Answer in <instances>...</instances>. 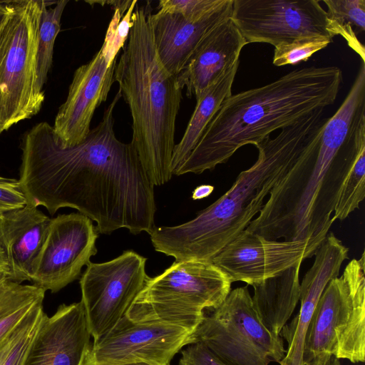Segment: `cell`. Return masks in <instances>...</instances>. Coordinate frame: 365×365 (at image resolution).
Listing matches in <instances>:
<instances>
[{
  "label": "cell",
  "instance_id": "obj_1",
  "mask_svg": "<svg viewBox=\"0 0 365 365\" xmlns=\"http://www.w3.org/2000/svg\"><path fill=\"white\" fill-rule=\"evenodd\" d=\"M120 98L118 91L102 120L75 146L61 147L46 122L24 134L19 181L26 202L52 215L62 207L76 209L101 234L120 228L149 233L155 227L154 185L133 144L115 135Z\"/></svg>",
  "mask_w": 365,
  "mask_h": 365
},
{
  "label": "cell",
  "instance_id": "obj_2",
  "mask_svg": "<svg viewBox=\"0 0 365 365\" xmlns=\"http://www.w3.org/2000/svg\"><path fill=\"white\" fill-rule=\"evenodd\" d=\"M365 150V65L322 132L272 189L247 231L269 240L306 241L312 257L335 221L342 184Z\"/></svg>",
  "mask_w": 365,
  "mask_h": 365
},
{
  "label": "cell",
  "instance_id": "obj_3",
  "mask_svg": "<svg viewBox=\"0 0 365 365\" xmlns=\"http://www.w3.org/2000/svg\"><path fill=\"white\" fill-rule=\"evenodd\" d=\"M324 114V109L315 110L257 143L256 162L219 199L187 222L155 226L148 233L155 251L175 261L212 262L259 213L275 184L322 132Z\"/></svg>",
  "mask_w": 365,
  "mask_h": 365
},
{
  "label": "cell",
  "instance_id": "obj_4",
  "mask_svg": "<svg viewBox=\"0 0 365 365\" xmlns=\"http://www.w3.org/2000/svg\"><path fill=\"white\" fill-rule=\"evenodd\" d=\"M343 80L334 66L294 69L264 86L230 95L187 160L173 173L200 174L226 163L241 147L333 104Z\"/></svg>",
  "mask_w": 365,
  "mask_h": 365
},
{
  "label": "cell",
  "instance_id": "obj_5",
  "mask_svg": "<svg viewBox=\"0 0 365 365\" xmlns=\"http://www.w3.org/2000/svg\"><path fill=\"white\" fill-rule=\"evenodd\" d=\"M137 4L128 37L116 64L115 81L130 111V143L153 185H162L173 175L170 165L182 89L177 76L170 74L159 60L153 35L150 2L141 6Z\"/></svg>",
  "mask_w": 365,
  "mask_h": 365
},
{
  "label": "cell",
  "instance_id": "obj_6",
  "mask_svg": "<svg viewBox=\"0 0 365 365\" xmlns=\"http://www.w3.org/2000/svg\"><path fill=\"white\" fill-rule=\"evenodd\" d=\"M232 281L212 262L175 261L148 277L125 316L136 323L163 322L196 330L205 310L218 307Z\"/></svg>",
  "mask_w": 365,
  "mask_h": 365
},
{
  "label": "cell",
  "instance_id": "obj_7",
  "mask_svg": "<svg viewBox=\"0 0 365 365\" xmlns=\"http://www.w3.org/2000/svg\"><path fill=\"white\" fill-rule=\"evenodd\" d=\"M334 355L365 361V253L351 259L320 296L304 341L302 365Z\"/></svg>",
  "mask_w": 365,
  "mask_h": 365
},
{
  "label": "cell",
  "instance_id": "obj_8",
  "mask_svg": "<svg viewBox=\"0 0 365 365\" xmlns=\"http://www.w3.org/2000/svg\"><path fill=\"white\" fill-rule=\"evenodd\" d=\"M7 1L9 12L0 26V135L36 115L45 98L37 79L43 0Z\"/></svg>",
  "mask_w": 365,
  "mask_h": 365
},
{
  "label": "cell",
  "instance_id": "obj_9",
  "mask_svg": "<svg viewBox=\"0 0 365 365\" xmlns=\"http://www.w3.org/2000/svg\"><path fill=\"white\" fill-rule=\"evenodd\" d=\"M210 311L205 313L195 338L227 365H269L284 357L282 336L261 322L247 286L230 291L218 307Z\"/></svg>",
  "mask_w": 365,
  "mask_h": 365
},
{
  "label": "cell",
  "instance_id": "obj_10",
  "mask_svg": "<svg viewBox=\"0 0 365 365\" xmlns=\"http://www.w3.org/2000/svg\"><path fill=\"white\" fill-rule=\"evenodd\" d=\"M146 258L133 250L102 263L90 262L80 279L81 303L93 340L125 315L148 276Z\"/></svg>",
  "mask_w": 365,
  "mask_h": 365
},
{
  "label": "cell",
  "instance_id": "obj_11",
  "mask_svg": "<svg viewBox=\"0 0 365 365\" xmlns=\"http://www.w3.org/2000/svg\"><path fill=\"white\" fill-rule=\"evenodd\" d=\"M231 19L247 44L277 47L309 37L333 38L317 0H233Z\"/></svg>",
  "mask_w": 365,
  "mask_h": 365
},
{
  "label": "cell",
  "instance_id": "obj_12",
  "mask_svg": "<svg viewBox=\"0 0 365 365\" xmlns=\"http://www.w3.org/2000/svg\"><path fill=\"white\" fill-rule=\"evenodd\" d=\"M195 331L173 324L136 323L124 315L110 330L93 340L85 365H170L182 348L196 341Z\"/></svg>",
  "mask_w": 365,
  "mask_h": 365
},
{
  "label": "cell",
  "instance_id": "obj_13",
  "mask_svg": "<svg viewBox=\"0 0 365 365\" xmlns=\"http://www.w3.org/2000/svg\"><path fill=\"white\" fill-rule=\"evenodd\" d=\"M98 232L92 220L79 213L51 219L48 232L34 265L31 282L52 293L77 279L97 253Z\"/></svg>",
  "mask_w": 365,
  "mask_h": 365
},
{
  "label": "cell",
  "instance_id": "obj_14",
  "mask_svg": "<svg viewBox=\"0 0 365 365\" xmlns=\"http://www.w3.org/2000/svg\"><path fill=\"white\" fill-rule=\"evenodd\" d=\"M116 64L117 58H111L101 48L89 62L75 71L53 126L61 147H73L86 139L96 109L106 101L115 81Z\"/></svg>",
  "mask_w": 365,
  "mask_h": 365
},
{
  "label": "cell",
  "instance_id": "obj_15",
  "mask_svg": "<svg viewBox=\"0 0 365 365\" xmlns=\"http://www.w3.org/2000/svg\"><path fill=\"white\" fill-rule=\"evenodd\" d=\"M312 257L306 241L269 240L245 230L212 259L232 282L254 285Z\"/></svg>",
  "mask_w": 365,
  "mask_h": 365
},
{
  "label": "cell",
  "instance_id": "obj_16",
  "mask_svg": "<svg viewBox=\"0 0 365 365\" xmlns=\"http://www.w3.org/2000/svg\"><path fill=\"white\" fill-rule=\"evenodd\" d=\"M91 337L81 302L63 304L43 314L22 365H85Z\"/></svg>",
  "mask_w": 365,
  "mask_h": 365
},
{
  "label": "cell",
  "instance_id": "obj_17",
  "mask_svg": "<svg viewBox=\"0 0 365 365\" xmlns=\"http://www.w3.org/2000/svg\"><path fill=\"white\" fill-rule=\"evenodd\" d=\"M348 253L349 248L332 232L315 251L314 262L300 284L299 313L279 333L288 344L280 365H302L304 336L317 302L327 284L339 276Z\"/></svg>",
  "mask_w": 365,
  "mask_h": 365
},
{
  "label": "cell",
  "instance_id": "obj_18",
  "mask_svg": "<svg viewBox=\"0 0 365 365\" xmlns=\"http://www.w3.org/2000/svg\"><path fill=\"white\" fill-rule=\"evenodd\" d=\"M233 0L222 3L197 21L180 14H151L153 35L159 60L165 69L177 76L203 38L214 27L231 18Z\"/></svg>",
  "mask_w": 365,
  "mask_h": 365
},
{
  "label": "cell",
  "instance_id": "obj_19",
  "mask_svg": "<svg viewBox=\"0 0 365 365\" xmlns=\"http://www.w3.org/2000/svg\"><path fill=\"white\" fill-rule=\"evenodd\" d=\"M247 43L231 18L214 27L203 38L177 76L188 97L198 99L227 69L240 61Z\"/></svg>",
  "mask_w": 365,
  "mask_h": 365
},
{
  "label": "cell",
  "instance_id": "obj_20",
  "mask_svg": "<svg viewBox=\"0 0 365 365\" xmlns=\"http://www.w3.org/2000/svg\"><path fill=\"white\" fill-rule=\"evenodd\" d=\"M26 202L21 208L0 212V247L9 265L8 279L31 281L34 265L46 239L51 218Z\"/></svg>",
  "mask_w": 365,
  "mask_h": 365
},
{
  "label": "cell",
  "instance_id": "obj_21",
  "mask_svg": "<svg viewBox=\"0 0 365 365\" xmlns=\"http://www.w3.org/2000/svg\"><path fill=\"white\" fill-rule=\"evenodd\" d=\"M301 265L252 285L255 309L263 324L274 334L279 335L299 301Z\"/></svg>",
  "mask_w": 365,
  "mask_h": 365
},
{
  "label": "cell",
  "instance_id": "obj_22",
  "mask_svg": "<svg viewBox=\"0 0 365 365\" xmlns=\"http://www.w3.org/2000/svg\"><path fill=\"white\" fill-rule=\"evenodd\" d=\"M239 65L240 61L227 69L196 100V106L183 136L174 148L170 165L173 173L187 160L222 102L232 95V86Z\"/></svg>",
  "mask_w": 365,
  "mask_h": 365
},
{
  "label": "cell",
  "instance_id": "obj_23",
  "mask_svg": "<svg viewBox=\"0 0 365 365\" xmlns=\"http://www.w3.org/2000/svg\"><path fill=\"white\" fill-rule=\"evenodd\" d=\"M46 291L34 284L0 279V344L9 339L23 320L43 305Z\"/></svg>",
  "mask_w": 365,
  "mask_h": 365
},
{
  "label": "cell",
  "instance_id": "obj_24",
  "mask_svg": "<svg viewBox=\"0 0 365 365\" xmlns=\"http://www.w3.org/2000/svg\"><path fill=\"white\" fill-rule=\"evenodd\" d=\"M329 31L340 35L365 63V48L357 34L365 31V0H324Z\"/></svg>",
  "mask_w": 365,
  "mask_h": 365
},
{
  "label": "cell",
  "instance_id": "obj_25",
  "mask_svg": "<svg viewBox=\"0 0 365 365\" xmlns=\"http://www.w3.org/2000/svg\"><path fill=\"white\" fill-rule=\"evenodd\" d=\"M68 1H43L37 52L38 85L43 91L53 62V47L60 30L63 11Z\"/></svg>",
  "mask_w": 365,
  "mask_h": 365
},
{
  "label": "cell",
  "instance_id": "obj_26",
  "mask_svg": "<svg viewBox=\"0 0 365 365\" xmlns=\"http://www.w3.org/2000/svg\"><path fill=\"white\" fill-rule=\"evenodd\" d=\"M364 197L365 150L358 155L342 184L334 210V220H345L359 209Z\"/></svg>",
  "mask_w": 365,
  "mask_h": 365
},
{
  "label": "cell",
  "instance_id": "obj_27",
  "mask_svg": "<svg viewBox=\"0 0 365 365\" xmlns=\"http://www.w3.org/2000/svg\"><path fill=\"white\" fill-rule=\"evenodd\" d=\"M332 39L314 36L300 38L274 47L272 63L277 66L296 65L307 61L314 53L326 48Z\"/></svg>",
  "mask_w": 365,
  "mask_h": 365
},
{
  "label": "cell",
  "instance_id": "obj_28",
  "mask_svg": "<svg viewBox=\"0 0 365 365\" xmlns=\"http://www.w3.org/2000/svg\"><path fill=\"white\" fill-rule=\"evenodd\" d=\"M44 312L43 305L34 309L20 324L15 343L2 365H22L27 350Z\"/></svg>",
  "mask_w": 365,
  "mask_h": 365
},
{
  "label": "cell",
  "instance_id": "obj_29",
  "mask_svg": "<svg viewBox=\"0 0 365 365\" xmlns=\"http://www.w3.org/2000/svg\"><path fill=\"white\" fill-rule=\"evenodd\" d=\"M222 0H161L157 12L180 14L190 21H197L217 7Z\"/></svg>",
  "mask_w": 365,
  "mask_h": 365
},
{
  "label": "cell",
  "instance_id": "obj_30",
  "mask_svg": "<svg viewBox=\"0 0 365 365\" xmlns=\"http://www.w3.org/2000/svg\"><path fill=\"white\" fill-rule=\"evenodd\" d=\"M178 365H227L215 356L204 344L195 341L181 350Z\"/></svg>",
  "mask_w": 365,
  "mask_h": 365
},
{
  "label": "cell",
  "instance_id": "obj_31",
  "mask_svg": "<svg viewBox=\"0 0 365 365\" xmlns=\"http://www.w3.org/2000/svg\"><path fill=\"white\" fill-rule=\"evenodd\" d=\"M26 204L19 181L0 176V212L23 207Z\"/></svg>",
  "mask_w": 365,
  "mask_h": 365
},
{
  "label": "cell",
  "instance_id": "obj_32",
  "mask_svg": "<svg viewBox=\"0 0 365 365\" xmlns=\"http://www.w3.org/2000/svg\"><path fill=\"white\" fill-rule=\"evenodd\" d=\"M20 325V324H19ZM19 327L15 329L11 336L0 344V365L6 359L9 352L16 339Z\"/></svg>",
  "mask_w": 365,
  "mask_h": 365
},
{
  "label": "cell",
  "instance_id": "obj_33",
  "mask_svg": "<svg viewBox=\"0 0 365 365\" xmlns=\"http://www.w3.org/2000/svg\"><path fill=\"white\" fill-rule=\"evenodd\" d=\"M214 190L211 185H201L197 186L192 192V198L195 200L208 197Z\"/></svg>",
  "mask_w": 365,
  "mask_h": 365
},
{
  "label": "cell",
  "instance_id": "obj_34",
  "mask_svg": "<svg viewBox=\"0 0 365 365\" xmlns=\"http://www.w3.org/2000/svg\"><path fill=\"white\" fill-rule=\"evenodd\" d=\"M9 265L5 255L0 247V279L8 277Z\"/></svg>",
  "mask_w": 365,
  "mask_h": 365
},
{
  "label": "cell",
  "instance_id": "obj_35",
  "mask_svg": "<svg viewBox=\"0 0 365 365\" xmlns=\"http://www.w3.org/2000/svg\"><path fill=\"white\" fill-rule=\"evenodd\" d=\"M317 365H341V362L335 356L331 355L322 358Z\"/></svg>",
  "mask_w": 365,
  "mask_h": 365
},
{
  "label": "cell",
  "instance_id": "obj_36",
  "mask_svg": "<svg viewBox=\"0 0 365 365\" xmlns=\"http://www.w3.org/2000/svg\"><path fill=\"white\" fill-rule=\"evenodd\" d=\"M9 12L7 1H0V26L5 20Z\"/></svg>",
  "mask_w": 365,
  "mask_h": 365
},
{
  "label": "cell",
  "instance_id": "obj_37",
  "mask_svg": "<svg viewBox=\"0 0 365 365\" xmlns=\"http://www.w3.org/2000/svg\"><path fill=\"white\" fill-rule=\"evenodd\" d=\"M124 365H157L154 364H150L146 362H136V363H132V364H128Z\"/></svg>",
  "mask_w": 365,
  "mask_h": 365
}]
</instances>
